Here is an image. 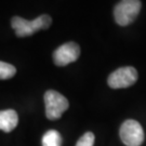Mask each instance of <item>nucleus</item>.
<instances>
[{"label":"nucleus","mask_w":146,"mask_h":146,"mask_svg":"<svg viewBox=\"0 0 146 146\" xmlns=\"http://www.w3.org/2000/svg\"><path fill=\"white\" fill-rule=\"evenodd\" d=\"M52 19L48 14H42L33 21H27L20 16H14L11 20V25L14 28L16 36L20 38L31 36L33 34H35L40 29H47L50 27Z\"/></svg>","instance_id":"1"},{"label":"nucleus","mask_w":146,"mask_h":146,"mask_svg":"<svg viewBox=\"0 0 146 146\" xmlns=\"http://www.w3.org/2000/svg\"><path fill=\"white\" fill-rule=\"evenodd\" d=\"M142 8V2L139 0H123L117 3L114 9V16L117 24L127 26L135 21Z\"/></svg>","instance_id":"2"},{"label":"nucleus","mask_w":146,"mask_h":146,"mask_svg":"<svg viewBox=\"0 0 146 146\" xmlns=\"http://www.w3.org/2000/svg\"><path fill=\"white\" fill-rule=\"evenodd\" d=\"M44 104L46 115L50 120L58 119L69 106L67 99L54 90H49L44 93Z\"/></svg>","instance_id":"3"},{"label":"nucleus","mask_w":146,"mask_h":146,"mask_svg":"<svg viewBox=\"0 0 146 146\" xmlns=\"http://www.w3.org/2000/svg\"><path fill=\"white\" fill-rule=\"evenodd\" d=\"M119 135L125 146H141L144 142V130L136 120H125L121 125Z\"/></svg>","instance_id":"4"},{"label":"nucleus","mask_w":146,"mask_h":146,"mask_svg":"<svg viewBox=\"0 0 146 146\" xmlns=\"http://www.w3.org/2000/svg\"><path fill=\"white\" fill-rule=\"evenodd\" d=\"M137 80V72L134 67L125 66L120 67L113 72L107 79V82L111 89H122L131 87Z\"/></svg>","instance_id":"5"},{"label":"nucleus","mask_w":146,"mask_h":146,"mask_svg":"<svg viewBox=\"0 0 146 146\" xmlns=\"http://www.w3.org/2000/svg\"><path fill=\"white\" fill-rule=\"evenodd\" d=\"M80 56V47L76 42H67L58 47L53 53V61L58 66H66Z\"/></svg>","instance_id":"6"},{"label":"nucleus","mask_w":146,"mask_h":146,"mask_svg":"<svg viewBox=\"0 0 146 146\" xmlns=\"http://www.w3.org/2000/svg\"><path fill=\"white\" fill-rule=\"evenodd\" d=\"M19 123V116L14 110H0V130L9 133Z\"/></svg>","instance_id":"7"},{"label":"nucleus","mask_w":146,"mask_h":146,"mask_svg":"<svg viewBox=\"0 0 146 146\" xmlns=\"http://www.w3.org/2000/svg\"><path fill=\"white\" fill-rule=\"evenodd\" d=\"M42 146H62V136L56 130H50L42 137Z\"/></svg>","instance_id":"8"},{"label":"nucleus","mask_w":146,"mask_h":146,"mask_svg":"<svg viewBox=\"0 0 146 146\" xmlns=\"http://www.w3.org/2000/svg\"><path fill=\"white\" fill-rule=\"evenodd\" d=\"M16 73V68L9 63L0 61V80L12 78Z\"/></svg>","instance_id":"9"},{"label":"nucleus","mask_w":146,"mask_h":146,"mask_svg":"<svg viewBox=\"0 0 146 146\" xmlns=\"http://www.w3.org/2000/svg\"><path fill=\"white\" fill-rule=\"evenodd\" d=\"M94 134L92 132H87L78 140L76 146H93Z\"/></svg>","instance_id":"10"}]
</instances>
